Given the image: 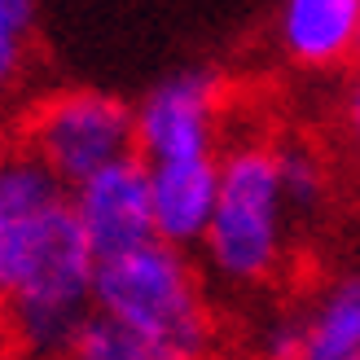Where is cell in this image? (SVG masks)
Segmentation results:
<instances>
[{
    "instance_id": "1",
    "label": "cell",
    "mask_w": 360,
    "mask_h": 360,
    "mask_svg": "<svg viewBox=\"0 0 360 360\" xmlns=\"http://www.w3.org/2000/svg\"><path fill=\"white\" fill-rule=\"evenodd\" d=\"M97 255L88 246L70 185L18 136H0V308L9 352L66 360L97 321Z\"/></svg>"
},
{
    "instance_id": "2",
    "label": "cell",
    "mask_w": 360,
    "mask_h": 360,
    "mask_svg": "<svg viewBox=\"0 0 360 360\" xmlns=\"http://www.w3.org/2000/svg\"><path fill=\"white\" fill-rule=\"evenodd\" d=\"M229 136V84L215 70H176L136 101V163L163 229L198 233L211 220Z\"/></svg>"
},
{
    "instance_id": "3",
    "label": "cell",
    "mask_w": 360,
    "mask_h": 360,
    "mask_svg": "<svg viewBox=\"0 0 360 360\" xmlns=\"http://www.w3.org/2000/svg\"><path fill=\"white\" fill-rule=\"evenodd\" d=\"M299 215L281 176L277 141L233 132L220 158V193L198 242L202 273L233 295H259L285 277L295 259Z\"/></svg>"
},
{
    "instance_id": "4",
    "label": "cell",
    "mask_w": 360,
    "mask_h": 360,
    "mask_svg": "<svg viewBox=\"0 0 360 360\" xmlns=\"http://www.w3.org/2000/svg\"><path fill=\"white\" fill-rule=\"evenodd\" d=\"M93 303L101 321L123 330L154 360H215L220 352L211 277L185 246L163 238L101 259Z\"/></svg>"
},
{
    "instance_id": "5",
    "label": "cell",
    "mask_w": 360,
    "mask_h": 360,
    "mask_svg": "<svg viewBox=\"0 0 360 360\" xmlns=\"http://www.w3.org/2000/svg\"><path fill=\"white\" fill-rule=\"evenodd\" d=\"M13 136L75 189L88 176L136 158V105L105 88H53L18 110Z\"/></svg>"
},
{
    "instance_id": "6",
    "label": "cell",
    "mask_w": 360,
    "mask_h": 360,
    "mask_svg": "<svg viewBox=\"0 0 360 360\" xmlns=\"http://www.w3.org/2000/svg\"><path fill=\"white\" fill-rule=\"evenodd\" d=\"M70 198H75L79 229H84L88 246H93L97 264L115 259V255H128V250L158 238L150 176L136 158H123V163L88 176L84 185L70 189Z\"/></svg>"
},
{
    "instance_id": "7",
    "label": "cell",
    "mask_w": 360,
    "mask_h": 360,
    "mask_svg": "<svg viewBox=\"0 0 360 360\" xmlns=\"http://www.w3.org/2000/svg\"><path fill=\"white\" fill-rule=\"evenodd\" d=\"M360 0H277L273 53L303 75H334L356 66Z\"/></svg>"
},
{
    "instance_id": "8",
    "label": "cell",
    "mask_w": 360,
    "mask_h": 360,
    "mask_svg": "<svg viewBox=\"0 0 360 360\" xmlns=\"http://www.w3.org/2000/svg\"><path fill=\"white\" fill-rule=\"evenodd\" d=\"M299 316V360H360V273L321 277L303 303Z\"/></svg>"
},
{
    "instance_id": "9",
    "label": "cell",
    "mask_w": 360,
    "mask_h": 360,
    "mask_svg": "<svg viewBox=\"0 0 360 360\" xmlns=\"http://www.w3.org/2000/svg\"><path fill=\"white\" fill-rule=\"evenodd\" d=\"M40 66V0H0V110H18Z\"/></svg>"
},
{
    "instance_id": "10",
    "label": "cell",
    "mask_w": 360,
    "mask_h": 360,
    "mask_svg": "<svg viewBox=\"0 0 360 360\" xmlns=\"http://www.w3.org/2000/svg\"><path fill=\"white\" fill-rule=\"evenodd\" d=\"M277 150H281V176H285V189H290L295 215L299 224H308L330 202V167L321 150L308 146V141H277Z\"/></svg>"
},
{
    "instance_id": "11",
    "label": "cell",
    "mask_w": 360,
    "mask_h": 360,
    "mask_svg": "<svg viewBox=\"0 0 360 360\" xmlns=\"http://www.w3.org/2000/svg\"><path fill=\"white\" fill-rule=\"evenodd\" d=\"M66 360H154L141 343H132L123 330H115L110 321H93L84 334H79V343L70 347V356Z\"/></svg>"
},
{
    "instance_id": "12",
    "label": "cell",
    "mask_w": 360,
    "mask_h": 360,
    "mask_svg": "<svg viewBox=\"0 0 360 360\" xmlns=\"http://www.w3.org/2000/svg\"><path fill=\"white\" fill-rule=\"evenodd\" d=\"M250 352H255V360H299V316H295V308L268 312L255 326V334H250Z\"/></svg>"
},
{
    "instance_id": "13",
    "label": "cell",
    "mask_w": 360,
    "mask_h": 360,
    "mask_svg": "<svg viewBox=\"0 0 360 360\" xmlns=\"http://www.w3.org/2000/svg\"><path fill=\"white\" fill-rule=\"evenodd\" d=\"M334 128H338V141L360 158V66L343 79L338 88V101H334Z\"/></svg>"
},
{
    "instance_id": "14",
    "label": "cell",
    "mask_w": 360,
    "mask_h": 360,
    "mask_svg": "<svg viewBox=\"0 0 360 360\" xmlns=\"http://www.w3.org/2000/svg\"><path fill=\"white\" fill-rule=\"evenodd\" d=\"M9 356V321H5V308H0V360Z\"/></svg>"
},
{
    "instance_id": "15",
    "label": "cell",
    "mask_w": 360,
    "mask_h": 360,
    "mask_svg": "<svg viewBox=\"0 0 360 360\" xmlns=\"http://www.w3.org/2000/svg\"><path fill=\"white\" fill-rule=\"evenodd\" d=\"M356 66H360V40H356Z\"/></svg>"
},
{
    "instance_id": "16",
    "label": "cell",
    "mask_w": 360,
    "mask_h": 360,
    "mask_svg": "<svg viewBox=\"0 0 360 360\" xmlns=\"http://www.w3.org/2000/svg\"><path fill=\"white\" fill-rule=\"evenodd\" d=\"M5 360H22V356H13V352H9V356H5Z\"/></svg>"
}]
</instances>
